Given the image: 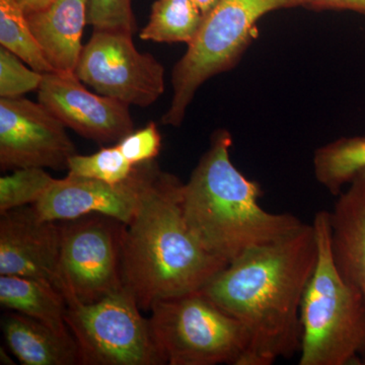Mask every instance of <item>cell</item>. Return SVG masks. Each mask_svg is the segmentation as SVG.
Listing matches in <instances>:
<instances>
[{
    "label": "cell",
    "instance_id": "obj_1",
    "mask_svg": "<svg viewBox=\"0 0 365 365\" xmlns=\"http://www.w3.org/2000/svg\"><path fill=\"white\" fill-rule=\"evenodd\" d=\"M318 259L313 223L249 250L200 290L249 335L239 365L292 359L302 345L300 307Z\"/></svg>",
    "mask_w": 365,
    "mask_h": 365
},
{
    "label": "cell",
    "instance_id": "obj_2",
    "mask_svg": "<svg viewBox=\"0 0 365 365\" xmlns=\"http://www.w3.org/2000/svg\"><path fill=\"white\" fill-rule=\"evenodd\" d=\"M184 182L160 170L123 242V278L141 309L202 289L228 265L199 244L185 222Z\"/></svg>",
    "mask_w": 365,
    "mask_h": 365
},
{
    "label": "cell",
    "instance_id": "obj_3",
    "mask_svg": "<svg viewBox=\"0 0 365 365\" xmlns=\"http://www.w3.org/2000/svg\"><path fill=\"white\" fill-rule=\"evenodd\" d=\"M232 135L212 134L208 150L182 189V209L190 232L209 253L228 264L249 250L277 241L302 222L290 213L268 212L263 191L230 160Z\"/></svg>",
    "mask_w": 365,
    "mask_h": 365
},
{
    "label": "cell",
    "instance_id": "obj_4",
    "mask_svg": "<svg viewBox=\"0 0 365 365\" xmlns=\"http://www.w3.org/2000/svg\"><path fill=\"white\" fill-rule=\"evenodd\" d=\"M318 259L300 307L299 365L361 364L365 302L338 272L331 252L330 212L314 215Z\"/></svg>",
    "mask_w": 365,
    "mask_h": 365
},
{
    "label": "cell",
    "instance_id": "obj_5",
    "mask_svg": "<svg viewBox=\"0 0 365 365\" xmlns=\"http://www.w3.org/2000/svg\"><path fill=\"white\" fill-rule=\"evenodd\" d=\"M307 0H220L204 16L196 37L172 73L173 97L162 123L181 126L198 88L234 68L258 36L257 24L278 9L304 7Z\"/></svg>",
    "mask_w": 365,
    "mask_h": 365
},
{
    "label": "cell",
    "instance_id": "obj_6",
    "mask_svg": "<svg viewBox=\"0 0 365 365\" xmlns=\"http://www.w3.org/2000/svg\"><path fill=\"white\" fill-rule=\"evenodd\" d=\"M153 340L170 365H239L248 349L245 327L199 290L150 309Z\"/></svg>",
    "mask_w": 365,
    "mask_h": 365
},
{
    "label": "cell",
    "instance_id": "obj_7",
    "mask_svg": "<svg viewBox=\"0 0 365 365\" xmlns=\"http://www.w3.org/2000/svg\"><path fill=\"white\" fill-rule=\"evenodd\" d=\"M140 309L127 287L93 304H68L66 323L79 364H165Z\"/></svg>",
    "mask_w": 365,
    "mask_h": 365
},
{
    "label": "cell",
    "instance_id": "obj_8",
    "mask_svg": "<svg viewBox=\"0 0 365 365\" xmlns=\"http://www.w3.org/2000/svg\"><path fill=\"white\" fill-rule=\"evenodd\" d=\"M60 292L67 304H93L125 287L126 225L91 215L60 223Z\"/></svg>",
    "mask_w": 365,
    "mask_h": 365
},
{
    "label": "cell",
    "instance_id": "obj_9",
    "mask_svg": "<svg viewBox=\"0 0 365 365\" xmlns=\"http://www.w3.org/2000/svg\"><path fill=\"white\" fill-rule=\"evenodd\" d=\"M132 36L93 31L83 46L76 74L100 95L146 108L165 91V68L150 53L139 52Z\"/></svg>",
    "mask_w": 365,
    "mask_h": 365
},
{
    "label": "cell",
    "instance_id": "obj_10",
    "mask_svg": "<svg viewBox=\"0 0 365 365\" xmlns=\"http://www.w3.org/2000/svg\"><path fill=\"white\" fill-rule=\"evenodd\" d=\"M155 160L138 163L124 181H98L67 175L52 186L33 208L41 220L61 222L101 215L128 225L160 172Z\"/></svg>",
    "mask_w": 365,
    "mask_h": 365
},
{
    "label": "cell",
    "instance_id": "obj_11",
    "mask_svg": "<svg viewBox=\"0 0 365 365\" xmlns=\"http://www.w3.org/2000/svg\"><path fill=\"white\" fill-rule=\"evenodd\" d=\"M76 148L66 126L41 103L0 100V168L66 170Z\"/></svg>",
    "mask_w": 365,
    "mask_h": 365
},
{
    "label": "cell",
    "instance_id": "obj_12",
    "mask_svg": "<svg viewBox=\"0 0 365 365\" xmlns=\"http://www.w3.org/2000/svg\"><path fill=\"white\" fill-rule=\"evenodd\" d=\"M71 72H47L38 88V102L85 138L100 144L119 143L134 131L129 106L86 90Z\"/></svg>",
    "mask_w": 365,
    "mask_h": 365
},
{
    "label": "cell",
    "instance_id": "obj_13",
    "mask_svg": "<svg viewBox=\"0 0 365 365\" xmlns=\"http://www.w3.org/2000/svg\"><path fill=\"white\" fill-rule=\"evenodd\" d=\"M0 215V275L45 281L60 292V223L41 220L32 205Z\"/></svg>",
    "mask_w": 365,
    "mask_h": 365
},
{
    "label": "cell",
    "instance_id": "obj_14",
    "mask_svg": "<svg viewBox=\"0 0 365 365\" xmlns=\"http://www.w3.org/2000/svg\"><path fill=\"white\" fill-rule=\"evenodd\" d=\"M337 197L330 212L334 264L365 302V170Z\"/></svg>",
    "mask_w": 365,
    "mask_h": 365
},
{
    "label": "cell",
    "instance_id": "obj_15",
    "mask_svg": "<svg viewBox=\"0 0 365 365\" xmlns=\"http://www.w3.org/2000/svg\"><path fill=\"white\" fill-rule=\"evenodd\" d=\"M90 0H54L49 6L26 14L36 39L55 71L76 73Z\"/></svg>",
    "mask_w": 365,
    "mask_h": 365
},
{
    "label": "cell",
    "instance_id": "obj_16",
    "mask_svg": "<svg viewBox=\"0 0 365 365\" xmlns=\"http://www.w3.org/2000/svg\"><path fill=\"white\" fill-rule=\"evenodd\" d=\"M2 332L11 351L25 365L79 364L76 341L60 337L44 324L25 314H7Z\"/></svg>",
    "mask_w": 365,
    "mask_h": 365
},
{
    "label": "cell",
    "instance_id": "obj_17",
    "mask_svg": "<svg viewBox=\"0 0 365 365\" xmlns=\"http://www.w3.org/2000/svg\"><path fill=\"white\" fill-rule=\"evenodd\" d=\"M0 304L4 309L44 324L63 339L74 341L66 323V297L50 283L20 276H0Z\"/></svg>",
    "mask_w": 365,
    "mask_h": 365
},
{
    "label": "cell",
    "instance_id": "obj_18",
    "mask_svg": "<svg viewBox=\"0 0 365 365\" xmlns=\"http://www.w3.org/2000/svg\"><path fill=\"white\" fill-rule=\"evenodd\" d=\"M314 178L334 196L342 193L360 170H365V135L341 137L314 153Z\"/></svg>",
    "mask_w": 365,
    "mask_h": 365
},
{
    "label": "cell",
    "instance_id": "obj_19",
    "mask_svg": "<svg viewBox=\"0 0 365 365\" xmlns=\"http://www.w3.org/2000/svg\"><path fill=\"white\" fill-rule=\"evenodd\" d=\"M204 14L193 0H157L139 38L157 43L189 45L202 25Z\"/></svg>",
    "mask_w": 365,
    "mask_h": 365
},
{
    "label": "cell",
    "instance_id": "obj_20",
    "mask_svg": "<svg viewBox=\"0 0 365 365\" xmlns=\"http://www.w3.org/2000/svg\"><path fill=\"white\" fill-rule=\"evenodd\" d=\"M0 44L34 71H55L32 32L28 16L16 0H0Z\"/></svg>",
    "mask_w": 365,
    "mask_h": 365
},
{
    "label": "cell",
    "instance_id": "obj_21",
    "mask_svg": "<svg viewBox=\"0 0 365 365\" xmlns=\"http://www.w3.org/2000/svg\"><path fill=\"white\" fill-rule=\"evenodd\" d=\"M42 168L14 170L0 178V215L13 209L34 205L54 182Z\"/></svg>",
    "mask_w": 365,
    "mask_h": 365
},
{
    "label": "cell",
    "instance_id": "obj_22",
    "mask_svg": "<svg viewBox=\"0 0 365 365\" xmlns=\"http://www.w3.org/2000/svg\"><path fill=\"white\" fill-rule=\"evenodd\" d=\"M132 165L117 145L103 148L90 155L76 153L69 160L68 175L117 184L130 177Z\"/></svg>",
    "mask_w": 365,
    "mask_h": 365
},
{
    "label": "cell",
    "instance_id": "obj_23",
    "mask_svg": "<svg viewBox=\"0 0 365 365\" xmlns=\"http://www.w3.org/2000/svg\"><path fill=\"white\" fill-rule=\"evenodd\" d=\"M43 76L28 68L20 57L13 52L0 48V96L1 98H19L30 91H38Z\"/></svg>",
    "mask_w": 365,
    "mask_h": 365
},
{
    "label": "cell",
    "instance_id": "obj_24",
    "mask_svg": "<svg viewBox=\"0 0 365 365\" xmlns=\"http://www.w3.org/2000/svg\"><path fill=\"white\" fill-rule=\"evenodd\" d=\"M88 23L93 31L133 35L137 25L132 0H90Z\"/></svg>",
    "mask_w": 365,
    "mask_h": 365
},
{
    "label": "cell",
    "instance_id": "obj_25",
    "mask_svg": "<svg viewBox=\"0 0 365 365\" xmlns=\"http://www.w3.org/2000/svg\"><path fill=\"white\" fill-rule=\"evenodd\" d=\"M116 145L125 158L135 165L155 160L162 148V136L157 124L150 122L143 129L125 136Z\"/></svg>",
    "mask_w": 365,
    "mask_h": 365
},
{
    "label": "cell",
    "instance_id": "obj_26",
    "mask_svg": "<svg viewBox=\"0 0 365 365\" xmlns=\"http://www.w3.org/2000/svg\"><path fill=\"white\" fill-rule=\"evenodd\" d=\"M306 9L314 11H352L365 16V0H307Z\"/></svg>",
    "mask_w": 365,
    "mask_h": 365
},
{
    "label": "cell",
    "instance_id": "obj_27",
    "mask_svg": "<svg viewBox=\"0 0 365 365\" xmlns=\"http://www.w3.org/2000/svg\"><path fill=\"white\" fill-rule=\"evenodd\" d=\"M26 14L42 11L52 4L54 0H16Z\"/></svg>",
    "mask_w": 365,
    "mask_h": 365
},
{
    "label": "cell",
    "instance_id": "obj_28",
    "mask_svg": "<svg viewBox=\"0 0 365 365\" xmlns=\"http://www.w3.org/2000/svg\"><path fill=\"white\" fill-rule=\"evenodd\" d=\"M193 1L195 2L196 6L201 9V11L205 16L217 4L220 0H193Z\"/></svg>",
    "mask_w": 365,
    "mask_h": 365
},
{
    "label": "cell",
    "instance_id": "obj_29",
    "mask_svg": "<svg viewBox=\"0 0 365 365\" xmlns=\"http://www.w3.org/2000/svg\"><path fill=\"white\" fill-rule=\"evenodd\" d=\"M0 357H1V362L4 364H14V362L13 361V359H11V357H9V355H7V353L6 351H4V348H1V350H0Z\"/></svg>",
    "mask_w": 365,
    "mask_h": 365
},
{
    "label": "cell",
    "instance_id": "obj_30",
    "mask_svg": "<svg viewBox=\"0 0 365 365\" xmlns=\"http://www.w3.org/2000/svg\"><path fill=\"white\" fill-rule=\"evenodd\" d=\"M361 364L365 365V353L364 354V357H362V359H361Z\"/></svg>",
    "mask_w": 365,
    "mask_h": 365
}]
</instances>
